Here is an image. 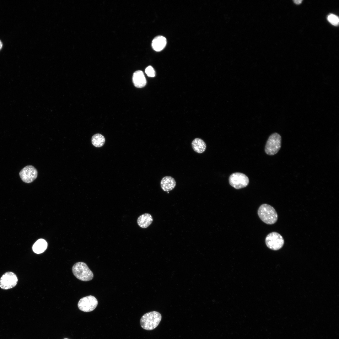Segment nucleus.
Returning a JSON list of instances; mask_svg holds the SVG:
<instances>
[{
    "mask_svg": "<svg viewBox=\"0 0 339 339\" xmlns=\"http://www.w3.org/2000/svg\"><path fill=\"white\" fill-rule=\"evenodd\" d=\"M162 319L161 314L156 311H152L144 314L141 318L140 324L144 329L150 331L155 329L159 325Z\"/></svg>",
    "mask_w": 339,
    "mask_h": 339,
    "instance_id": "f257e3e1",
    "label": "nucleus"
},
{
    "mask_svg": "<svg viewBox=\"0 0 339 339\" xmlns=\"http://www.w3.org/2000/svg\"><path fill=\"white\" fill-rule=\"evenodd\" d=\"M257 213L260 219L267 224H273L277 220L278 215L275 209L269 204H263L261 205Z\"/></svg>",
    "mask_w": 339,
    "mask_h": 339,
    "instance_id": "f03ea898",
    "label": "nucleus"
},
{
    "mask_svg": "<svg viewBox=\"0 0 339 339\" xmlns=\"http://www.w3.org/2000/svg\"><path fill=\"white\" fill-rule=\"evenodd\" d=\"M72 271L75 276L82 281H90L94 277L93 272L87 264L83 262L75 263L72 267Z\"/></svg>",
    "mask_w": 339,
    "mask_h": 339,
    "instance_id": "7ed1b4c3",
    "label": "nucleus"
},
{
    "mask_svg": "<svg viewBox=\"0 0 339 339\" xmlns=\"http://www.w3.org/2000/svg\"><path fill=\"white\" fill-rule=\"evenodd\" d=\"M281 137L277 133L271 135L269 137L265 147V152L268 155H273L276 154L281 147Z\"/></svg>",
    "mask_w": 339,
    "mask_h": 339,
    "instance_id": "20e7f679",
    "label": "nucleus"
},
{
    "mask_svg": "<svg viewBox=\"0 0 339 339\" xmlns=\"http://www.w3.org/2000/svg\"><path fill=\"white\" fill-rule=\"evenodd\" d=\"M265 243L269 248L277 250L282 247L284 244V240L280 234L273 232L267 235L265 239Z\"/></svg>",
    "mask_w": 339,
    "mask_h": 339,
    "instance_id": "39448f33",
    "label": "nucleus"
},
{
    "mask_svg": "<svg viewBox=\"0 0 339 339\" xmlns=\"http://www.w3.org/2000/svg\"><path fill=\"white\" fill-rule=\"evenodd\" d=\"M230 185L234 188L239 189L246 187L249 181L248 177L245 174L239 172L234 173L229 177Z\"/></svg>",
    "mask_w": 339,
    "mask_h": 339,
    "instance_id": "423d86ee",
    "label": "nucleus"
},
{
    "mask_svg": "<svg viewBox=\"0 0 339 339\" xmlns=\"http://www.w3.org/2000/svg\"><path fill=\"white\" fill-rule=\"evenodd\" d=\"M98 304L97 299L93 296L89 295L81 299L78 303V306L80 310L87 312L94 310Z\"/></svg>",
    "mask_w": 339,
    "mask_h": 339,
    "instance_id": "0eeeda50",
    "label": "nucleus"
},
{
    "mask_svg": "<svg viewBox=\"0 0 339 339\" xmlns=\"http://www.w3.org/2000/svg\"><path fill=\"white\" fill-rule=\"evenodd\" d=\"M18 281V277L14 273L7 272L0 278V287L4 290L11 289L16 286Z\"/></svg>",
    "mask_w": 339,
    "mask_h": 339,
    "instance_id": "6e6552de",
    "label": "nucleus"
},
{
    "mask_svg": "<svg viewBox=\"0 0 339 339\" xmlns=\"http://www.w3.org/2000/svg\"><path fill=\"white\" fill-rule=\"evenodd\" d=\"M19 174L21 179L23 182L30 183L36 178L38 172L33 166L29 165L23 168L20 171Z\"/></svg>",
    "mask_w": 339,
    "mask_h": 339,
    "instance_id": "1a4fd4ad",
    "label": "nucleus"
},
{
    "mask_svg": "<svg viewBox=\"0 0 339 339\" xmlns=\"http://www.w3.org/2000/svg\"><path fill=\"white\" fill-rule=\"evenodd\" d=\"M132 80L135 86L138 88H143L146 84L144 75L143 72L141 70L137 71L133 73Z\"/></svg>",
    "mask_w": 339,
    "mask_h": 339,
    "instance_id": "9d476101",
    "label": "nucleus"
},
{
    "mask_svg": "<svg viewBox=\"0 0 339 339\" xmlns=\"http://www.w3.org/2000/svg\"><path fill=\"white\" fill-rule=\"evenodd\" d=\"M175 179L170 176H165L162 179L160 182L161 187L165 191H169L173 189L176 186Z\"/></svg>",
    "mask_w": 339,
    "mask_h": 339,
    "instance_id": "9b49d317",
    "label": "nucleus"
},
{
    "mask_svg": "<svg viewBox=\"0 0 339 339\" xmlns=\"http://www.w3.org/2000/svg\"><path fill=\"white\" fill-rule=\"evenodd\" d=\"M166 43V39L165 37L162 36H159L153 39L152 43V46L155 51H159L165 47Z\"/></svg>",
    "mask_w": 339,
    "mask_h": 339,
    "instance_id": "f8f14e48",
    "label": "nucleus"
},
{
    "mask_svg": "<svg viewBox=\"0 0 339 339\" xmlns=\"http://www.w3.org/2000/svg\"><path fill=\"white\" fill-rule=\"evenodd\" d=\"M191 146L193 150L195 152L199 153L204 152L206 148L205 142L199 138H195L192 141Z\"/></svg>",
    "mask_w": 339,
    "mask_h": 339,
    "instance_id": "ddd939ff",
    "label": "nucleus"
},
{
    "mask_svg": "<svg viewBox=\"0 0 339 339\" xmlns=\"http://www.w3.org/2000/svg\"><path fill=\"white\" fill-rule=\"evenodd\" d=\"M153 218L151 214L146 213L140 215L137 218L138 225L143 228L148 227L152 223Z\"/></svg>",
    "mask_w": 339,
    "mask_h": 339,
    "instance_id": "4468645a",
    "label": "nucleus"
},
{
    "mask_svg": "<svg viewBox=\"0 0 339 339\" xmlns=\"http://www.w3.org/2000/svg\"><path fill=\"white\" fill-rule=\"evenodd\" d=\"M47 247L46 241L43 239H39L32 246L33 251L37 254L44 252Z\"/></svg>",
    "mask_w": 339,
    "mask_h": 339,
    "instance_id": "2eb2a0df",
    "label": "nucleus"
},
{
    "mask_svg": "<svg viewBox=\"0 0 339 339\" xmlns=\"http://www.w3.org/2000/svg\"><path fill=\"white\" fill-rule=\"evenodd\" d=\"M105 137L100 134H96L92 137V144L96 147L99 148L105 144Z\"/></svg>",
    "mask_w": 339,
    "mask_h": 339,
    "instance_id": "dca6fc26",
    "label": "nucleus"
},
{
    "mask_svg": "<svg viewBox=\"0 0 339 339\" xmlns=\"http://www.w3.org/2000/svg\"><path fill=\"white\" fill-rule=\"evenodd\" d=\"M328 21L332 24L335 26L338 25L339 19L338 17L333 14H330L327 17Z\"/></svg>",
    "mask_w": 339,
    "mask_h": 339,
    "instance_id": "f3484780",
    "label": "nucleus"
},
{
    "mask_svg": "<svg viewBox=\"0 0 339 339\" xmlns=\"http://www.w3.org/2000/svg\"><path fill=\"white\" fill-rule=\"evenodd\" d=\"M145 72L148 77H154L155 76V71L153 68L151 66H148L146 68Z\"/></svg>",
    "mask_w": 339,
    "mask_h": 339,
    "instance_id": "a211bd4d",
    "label": "nucleus"
},
{
    "mask_svg": "<svg viewBox=\"0 0 339 339\" xmlns=\"http://www.w3.org/2000/svg\"><path fill=\"white\" fill-rule=\"evenodd\" d=\"M296 4H299L302 2V0H296L293 1Z\"/></svg>",
    "mask_w": 339,
    "mask_h": 339,
    "instance_id": "6ab92c4d",
    "label": "nucleus"
},
{
    "mask_svg": "<svg viewBox=\"0 0 339 339\" xmlns=\"http://www.w3.org/2000/svg\"><path fill=\"white\" fill-rule=\"evenodd\" d=\"M3 46V43L1 40H0V50L2 49Z\"/></svg>",
    "mask_w": 339,
    "mask_h": 339,
    "instance_id": "aec40b11",
    "label": "nucleus"
},
{
    "mask_svg": "<svg viewBox=\"0 0 339 339\" xmlns=\"http://www.w3.org/2000/svg\"><path fill=\"white\" fill-rule=\"evenodd\" d=\"M67 339V338H66V339Z\"/></svg>",
    "mask_w": 339,
    "mask_h": 339,
    "instance_id": "412c9836",
    "label": "nucleus"
}]
</instances>
